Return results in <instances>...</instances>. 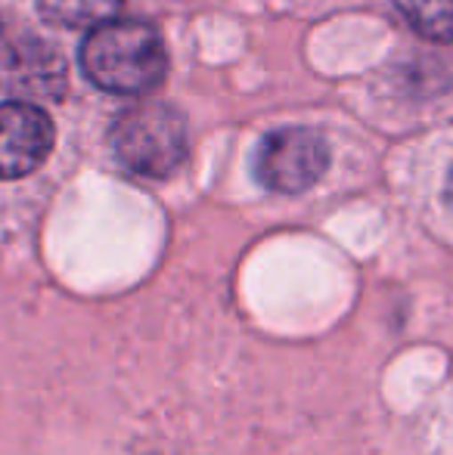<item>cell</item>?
Returning <instances> with one entry per match:
<instances>
[{
	"mask_svg": "<svg viewBox=\"0 0 453 455\" xmlns=\"http://www.w3.org/2000/svg\"><path fill=\"white\" fill-rule=\"evenodd\" d=\"M81 68L103 91L137 96L162 84L168 50L156 25L112 16L87 31L81 44Z\"/></svg>",
	"mask_w": 453,
	"mask_h": 455,
	"instance_id": "cell-1",
	"label": "cell"
},
{
	"mask_svg": "<svg viewBox=\"0 0 453 455\" xmlns=\"http://www.w3.org/2000/svg\"><path fill=\"white\" fill-rule=\"evenodd\" d=\"M115 158L140 177H171L190 152L187 121L165 102H143L121 112L112 124Z\"/></svg>",
	"mask_w": 453,
	"mask_h": 455,
	"instance_id": "cell-2",
	"label": "cell"
},
{
	"mask_svg": "<svg viewBox=\"0 0 453 455\" xmlns=\"http://www.w3.org/2000/svg\"><path fill=\"white\" fill-rule=\"evenodd\" d=\"M329 164L327 140L311 127H283L267 133L255 152V177L273 192L311 189Z\"/></svg>",
	"mask_w": 453,
	"mask_h": 455,
	"instance_id": "cell-3",
	"label": "cell"
},
{
	"mask_svg": "<svg viewBox=\"0 0 453 455\" xmlns=\"http://www.w3.org/2000/svg\"><path fill=\"white\" fill-rule=\"evenodd\" d=\"M53 152V121L35 102H0V180L37 171Z\"/></svg>",
	"mask_w": 453,
	"mask_h": 455,
	"instance_id": "cell-4",
	"label": "cell"
},
{
	"mask_svg": "<svg viewBox=\"0 0 453 455\" xmlns=\"http://www.w3.org/2000/svg\"><path fill=\"white\" fill-rule=\"evenodd\" d=\"M37 10L62 28H93L121 10V0H37Z\"/></svg>",
	"mask_w": 453,
	"mask_h": 455,
	"instance_id": "cell-5",
	"label": "cell"
},
{
	"mask_svg": "<svg viewBox=\"0 0 453 455\" xmlns=\"http://www.w3.org/2000/svg\"><path fill=\"white\" fill-rule=\"evenodd\" d=\"M394 6L425 41L453 44V0H394Z\"/></svg>",
	"mask_w": 453,
	"mask_h": 455,
	"instance_id": "cell-6",
	"label": "cell"
},
{
	"mask_svg": "<svg viewBox=\"0 0 453 455\" xmlns=\"http://www.w3.org/2000/svg\"><path fill=\"white\" fill-rule=\"evenodd\" d=\"M448 202L453 204V168H450V174H448Z\"/></svg>",
	"mask_w": 453,
	"mask_h": 455,
	"instance_id": "cell-7",
	"label": "cell"
}]
</instances>
